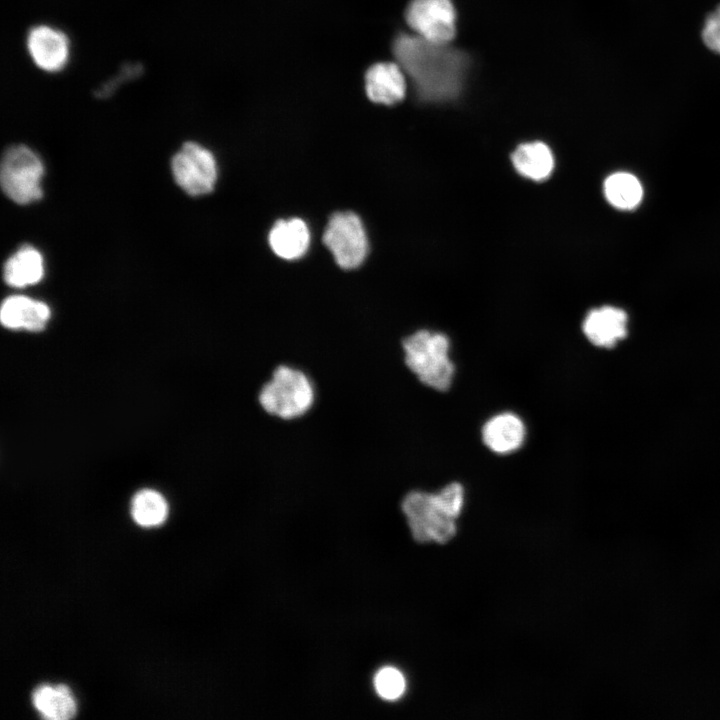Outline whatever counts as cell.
Listing matches in <instances>:
<instances>
[{"instance_id": "ac0fdd59", "label": "cell", "mask_w": 720, "mask_h": 720, "mask_svg": "<svg viewBox=\"0 0 720 720\" xmlns=\"http://www.w3.org/2000/svg\"><path fill=\"white\" fill-rule=\"evenodd\" d=\"M604 194L612 206L626 210L632 209L640 203L643 189L634 175L617 172L605 180Z\"/></svg>"}, {"instance_id": "52a82bcc", "label": "cell", "mask_w": 720, "mask_h": 720, "mask_svg": "<svg viewBox=\"0 0 720 720\" xmlns=\"http://www.w3.org/2000/svg\"><path fill=\"white\" fill-rule=\"evenodd\" d=\"M176 183L189 195L210 193L217 180V164L214 155L195 142H186L171 162Z\"/></svg>"}, {"instance_id": "7402d4cb", "label": "cell", "mask_w": 720, "mask_h": 720, "mask_svg": "<svg viewBox=\"0 0 720 720\" xmlns=\"http://www.w3.org/2000/svg\"><path fill=\"white\" fill-rule=\"evenodd\" d=\"M143 72V66L139 63H128L122 66L121 71L103 83L95 92V95L99 98H105L114 93L123 83L128 80H133L141 75Z\"/></svg>"}, {"instance_id": "30bf717a", "label": "cell", "mask_w": 720, "mask_h": 720, "mask_svg": "<svg viewBox=\"0 0 720 720\" xmlns=\"http://www.w3.org/2000/svg\"><path fill=\"white\" fill-rule=\"evenodd\" d=\"M405 73L398 63L373 64L365 74V90L368 98L378 104L393 105L406 93Z\"/></svg>"}, {"instance_id": "d6986e66", "label": "cell", "mask_w": 720, "mask_h": 720, "mask_svg": "<svg viewBox=\"0 0 720 720\" xmlns=\"http://www.w3.org/2000/svg\"><path fill=\"white\" fill-rule=\"evenodd\" d=\"M168 506L163 496L152 489H143L135 494L131 503L134 521L145 527L161 524L167 516Z\"/></svg>"}, {"instance_id": "44dd1931", "label": "cell", "mask_w": 720, "mask_h": 720, "mask_svg": "<svg viewBox=\"0 0 720 720\" xmlns=\"http://www.w3.org/2000/svg\"><path fill=\"white\" fill-rule=\"evenodd\" d=\"M700 38L709 52L720 57V2L705 15Z\"/></svg>"}, {"instance_id": "ba28073f", "label": "cell", "mask_w": 720, "mask_h": 720, "mask_svg": "<svg viewBox=\"0 0 720 720\" xmlns=\"http://www.w3.org/2000/svg\"><path fill=\"white\" fill-rule=\"evenodd\" d=\"M416 35L435 43L448 44L456 32V13L451 0H412L405 13Z\"/></svg>"}, {"instance_id": "2e32d148", "label": "cell", "mask_w": 720, "mask_h": 720, "mask_svg": "<svg viewBox=\"0 0 720 720\" xmlns=\"http://www.w3.org/2000/svg\"><path fill=\"white\" fill-rule=\"evenodd\" d=\"M3 275L5 282L12 287L38 283L44 275L41 253L31 246H23L6 261Z\"/></svg>"}, {"instance_id": "9c48e42d", "label": "cell", "mask_w": 720, "mask_h": 720, "mask_svg": "<svg viewBox=\"0 0 720 720\" xmlns=\"http://www.w3.org/2000/svg\"><path fill=\"white\" fill-rule=\"evenodd\" d=\"M26 46L33 63L42 71L59 72L68 63L70 41L64 32L54 27L33 26L28 31Z\"/></svg>"}, {"instance_id": "5bb4252c", "label": "cell", "mask_w": 720, "mask_h": 720, "mask_svg": "<svg viewBox=\"0 0 720 720\" xmlns=\"http://www.w3.org/2000/svg\"><path fill=\"white\" fill-rule=\"evenodd\" d=\"M524 438V423L512 413H501L492 417L482 429V439L485 445L499 454L517 450L522 445Z\"/></svg>"}, {"instance_id": "7a4b0ae2", "label": "cell", "mask_w": 720, "mask_h": 720, "mask_svg": "<svg viewBox=\"0 0 720 720\" xmlns=\"http://www.w3.org/2000/svg\"><path fill=\"white\" fill-rule=\"evenodd\" d=\"M257 399L268 415L291 421L303 417L312 409L316 389L312 378L304 370L281 364L261 386Z\"/></svg>"}, {"instance_id": "5b68a950", "label": "cell", "mask_w": 720, "mask_h": 720, "mask_svg": "<svg viewBox=\"0 0 720 720\" xmlns=\"http://www.w3.org/2000/svg\"><path fill=\"white\" fill-rule=\"evenodd\" d=\"M43 173L40 158L30 148L24 145L11 146L2 157V190L18 204L32 203L42 197L40 184Z\"/></svg>"}, {"instance_id": "8fae6325", "label": "cell", "mask_w": 720, "mask_h": 720, "mask_svg": "<svg viewBox=\"0 0 720 720\" xmlns=\"http://www.w3.org/2000/svg\"><path fill=\"white\" fill-rule=\"evenodd\" d=\"M627 315L614 306L592 309L583 322L586 338L598 347L610 348L627 333Z\"/></svg>"}, {"instance_id": "3957f363", "label": "cell", "mask_w": 720, "mask_h": 720, "mask_svg": "<svg viewBox=\"0 0 720 720\" xmlns=\"http://www.w3.org/2000/svg\"><path fill=\"white\" fill-rule=\"evenodd\" d=\"M449 340L439 332L421 329L402 342L404 361L418 380L435 390H447L455 367L449 358Z\"/></svg>"}, {"instance_id": "8992f818", "label": "cell", "mask_w": 720, "mask_h": 720, "mask_svg": "<svg viewBox=\"0 0 720 720\" xmlns=\"http://www.w3.org/2000/svg\"><path fill=\"white\" fill-rule=\"evenodd\" d=\"M323 242L342 269L359 267L368 254V238L359 216L353 212L334 213L324 230Z\"/></svg>"}, {"instance_id": "4fadbf2b", "label": "cell", "mask_w": 720, "mask_h": 720, "mask_svg": "<svg viewBox=\"0 0 720 720\" xmlns=\"http://www.w3.org/2000/svg\"><path fill=\"white\" fill-rule=\"evenodd\" d=\"M310 231L300 218L280 219L271 228L268 242L272 251L285 260L301 258L310 245Z\"/></svg>"}, {"instance_id": "7c38bea8", "label": "cell", "mask_w": 720, "mask_h": 720, "mask_svg": "<svg viewBox=\"0 0 720 720\" xmlns=\"http://www.w3.org/2000/svg\"><path fill=\"white\" fill-rule=\"evenodd\" d=\"M50 314V308L44 302L14 295L3 301L0 319L6 328L36 332L45 328Z\"/></svg>"}, {"instance_id": "e0dca14e", "label": "cell", "mask_w": 720, "mask_h": 720, "mask_svg": "<svg viewBox=\"0 0 720 720\" xmlns=\"http://www.w3.org/2000/svg\"><path fill=\"white\" fill-rule=\"evenodd\" d=\"M34 707L42 717L50 720H66L76 713V704L65 685H41L32 694Z\"/></svg>"}, {"instance_id": "6da1fadb", "label": "cell", "mask_w": 720, "mask_h": 720, "mask_svg": "<svg viewBox=\"0 0 720 720\" xmlns=\"http://www.w3.org/2000/svg\"><path fill=\"white\" fill-rule=\"evenodd\" d=\"M392 51L420 99L446 101L462 89L468 65L462 52L405 33L394 39Z\"/></svg>"}, {"instance_id": "ffe728a7", "label": "cell", "mask_w": 720, "mask_h": 720, "mask_svg": "<svg viewBox=\"0 0 720 720\" xmlns=\"http://www.w3.org/2000/svg\"><path fill=\"white\" fill-rule=\"evenodd\" d=\"M374 687L381 698L396 700L404 693L406 683L399 670L393 667H384L376 673Z\"/></svg>"}, {"instance_id": "9a60e30c", "label": "cell", "mask_w": 720, "mask_h": 720, "mask_svg": "<svg viewBox=\"0 0 720 720\" xmlns=\"http://www.w3.org/2000/svg\"><path fill=\"white\" fill-rule=\"evenodd\" d=\"M512 163L522 176L543 181L553 171L554 157L545 143L535 141L519 145L512 154Z\"/></svg>"}, {"instance_id": "277c9868", "label": "cell", "mask_w": 720, "mask_h": 720, "mask_svg": "<svg viewBox=\"0 0 720 720\" xmlns=\"http://www.w3.org/2000/svg\"><path fill=\"white\" fill-rule=\"evenodd\" d=\"M413 537L420 542L445 543L456 533V517L445 507L438 494L411 491L402 501Z\"/></svg>"}]
</instances>
